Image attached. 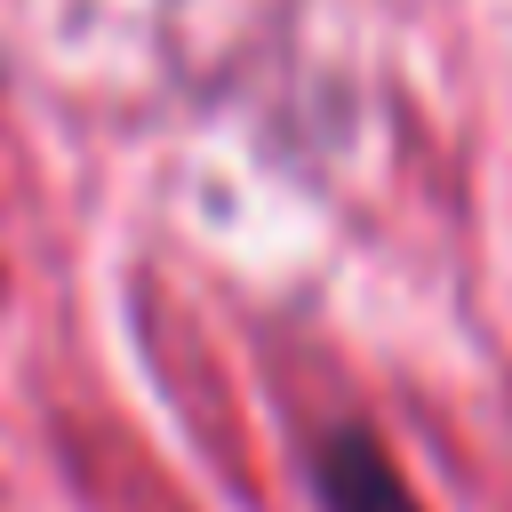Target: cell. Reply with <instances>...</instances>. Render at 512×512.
<instances>
[{"instance_id": "6da1fadb", "label": "cell", "mask_w": 512, "mask_h": 512, "mask_svg": "<svg viewBox=\"0 0 512 512\" xmlns=\"http://www.w3.org/2000/svg\"><path fill=\"white\" fill-rule=\"evenodd\" d=\"M312 504L320 512H424L408 472L368 424H336L312 440Z\"/></svg>"}]
</instances>
